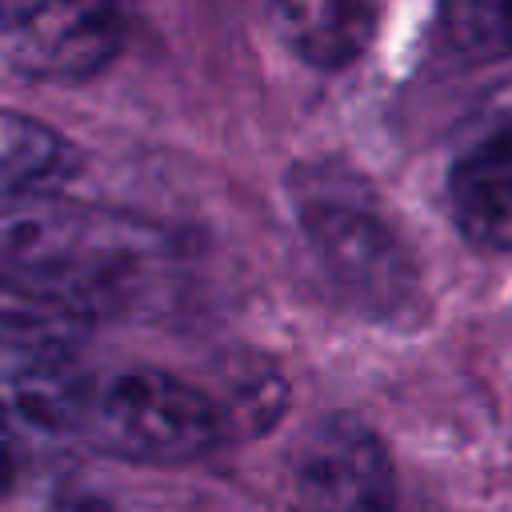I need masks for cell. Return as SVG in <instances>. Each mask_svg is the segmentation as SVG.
I'll return each mask as SVG.
<instances>
[{"mask_svg":"<svg viewBox=\"0 0 512 512\" xmlns=\"http://www.w3.org/2000/svg\"><path fill=\"white\" fill-rule=\"evenodd\" d=\"M168 260L172 240L116 208L48 192L0 212V284L52 312L100 316L124 308Z\"/></svg>","mask_w":512,"mask_h":512,"instance_id":"6da1fadb","label":"cell"},{"mask_svg":"<svg viewBox=\"0 0 512 512\" xmlns=\"http://www.w3.org/2000/svg\"><path fill=\"white\" fill-rule=\"evenodd\" d=\"M288 200L312 256L352 304L376 316H404L420 300L416 252L368 180L332 164L296 168Z\"/></svg>","mask_w":512,"mask_h":512,"instance_id":"7a4b0ae2","label":"cell"},{"mask_svg":"<svg viewBox=\"0 0 512 512\" xmlns=\"http://www.w3.org/2000/svg\"><path fill=\"white\" fill-rule=\"evenodd\" d=\"M76 432L132 464H188L208 456L228 420L220 404L160 368H120L88 380Z\"/></svg>","mask_w":512,"mask_h":512,"instance_id":"3957f363","label":"cell"},{"mask_svg":"<svg viewBox=\"0 0 512 512\" xmlns=\"http://www.w3.org/2000/svg\"><path fill=\"white\" fill-rule=\"evenodd\" d=\"M120 40V0H0V52L28 80H88Z\"/></svg>","mask_w":512,"mask_h":512,"instance_id":"277c9868","label":"cell"},{"mask_svg":"<svg viewBox=\"0 0 512 512\" xmlns=\"http://www.w3.org/2000/svg\"><path fill=\"white\" fill-rule=\"evenodd\" d=\"M288 496L296 512H392L396 468L364 420L336 412L292 448Z\"/></svg>","mask_w":512,"mask_h":512,"instance_id":"5b68a950","label":"cell"},{"mask_svg":"<svg viewBox=\"0 0 512 512\" xmlns=\"http://www.w3.org/2000/svg\"><path fill=\"white\" fill-rule=\"evenodd\" d=\"M88 376L72 352L40 328L0 336V420L32 432H76Z\"/></svg>","mask_w":512,"mask_h":512,"instance_id":"8992f818","label":"cell"},{"mask_svg":"<svg viewBox=\"0 0 512 512\" xmlns=\"http://www.w3.org/2000/svg\"><path fill=\"white\" fill-rule=\"evenodd\" d=\"M448 208L472 244L512 252V124L492 128L452 164Z\"/></svg>","mask_w":512,"mask_h":512,"instance_id":"52a82bcc","label":"cell"},{"mask_svg":"<svg viewBox=\"0 0 512 512\" xmlns=\"http://www.w3.org/2000/svg\"><path fill=\"white\" fill-rule=\"evenodd\" d=\"M272 32L312 68H348L376 32V0H272Z\"/></svg>","mask_w":512,"mask_h":512,"instance_id":"ba28073f","label":"cell"},{"mask_svg":"<svg viewBox=\"0 0 512 512\" xmlns=\"http://www.w3.org/2000/svg\"><path fill=\"white\" fill-rule=\"evenodd\" d=\"M72 172L76 152L52 124L0 108V212L56 192Z\"/></svg>","mask_w":512,"mask_h":512,"instance_id":"9c48e42d","label":"cell"},{"mask_svg":"<svg viewBox=\"0 0 512 512\" xmlns=\"http://www.w3.org/2000/svg\"><path fill=\"white\" fill-rule=\"evenodd\" d=\"M444 28L468 56H512V0H444Z\"/></svg>","mask_w":512,"mask_h":512,"instance_id":"30bf717a","label":"cell"},{"mask_svg":"<svg viewBox=\"0 0 512 512\" xmlns=\"http://www.w3.org/2000/svg\"><path fill=\"white\" fill-rule=\"evenodd\" d=\"M44 512H116V508L108 496H100L92 488H64L44 504Z\"/></svg>","mask_w":512,"mask_h":512,"instance_id":"8fae6325","label":"cell"},{"mask_svg":"<svg viewBox=\"0 0 512 512\" xmlns=\"http://www.w3.org/2000/svg\"><path fill=\"white\" fill-rule=\"evenodd\" d=\"M8 480H12V428L0 420V496H4Z\"/></svg>","mask_w":512,"mask_h":512,"instance_id":"7c38bea8","label":"cell"}]
</instances>
